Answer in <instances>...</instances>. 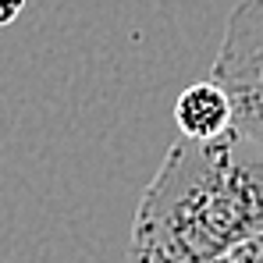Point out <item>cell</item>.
<instances>
[{
	"label": "cell",
	"instance_id": "cell-1",
	"mask_svg": "<svg viewBox=\"0 0 263 263\" xmlns=\"http://www.w3.org/2000/svg\"><path fill=\"white\" fill-rule=\"evenodd\" d=\"M263 231V149L242 132L178 139L142 192L132 263H203Z\"/></svg>",
	"mask_w": 263,
	"mask_h": 263
},
{
	"label": "cell",
	"instance_id": "cell-2",
	"mask_svg": "<svg viewBox=\"0 0 263 263\" xmlns=\"http://www.w3.org/2000/svg\"><path fill=\"white\" fill-rule=\"evenodd\" d=\"M210 79L220 86L263 79V0H238L231 7Z\"/></svg>",
	"mask_w": 263,
	"mask_h": 263
},
{
	"label": "cell",
	"instance_id": "cell-3",
	"mask_svg": "<svg viewBox=\"0 0 263 263\" xmlns=\"http://www.w3.org/2000/svg\"><path fill=\"white\" fill-rule=\"evenodd\" d=\"M175 121L185 139H217L231 128V100L214 79L189 86L175 103Z\"/></svg>",
	"mask_w": 263,
	"mask_h": 263
},
{
	"label": "cell",
	"instance_id": "cell-4",
	"mask_svg": "<svg viewBox=\"0 0 263 263\" xmlns=\"http://www.w3.org/2000/svg\"><path fill=\"white\" fill-rule=\"evenodd\" d=\"M224 92L231 100V128L242 132L263 149V79L224 82Z\"/></svg>",
	"mask_w": 263,
	"mask_h": 263
},
{
	"label": "cell",
	"instance_id": "cell-5",
	"mask_svg": "<svg viewBox=\"0 0 263 263\" xmlns=\"http://www.w3.org/2000/svg\"><path fill=\"white\" fill-rule=\"evenodd\" d=\"M203 263H263V231L231 242L228 249L214 253L210 260H203Z\"/></svg>",
	"mask_w": 263,
	"mask_h": 263
},
{
	"label": "cell",
	"instance_id": "cell-6",
	"mask_svg": "<svg viewBox=\"0 0 263 263\" xmlns=\"http://www.w3.org/2000/svg\"><path fill=\"white\" fill-rule=\"evenodd\" d=\"M25 0H0V25H11L18 14H22Z\"/></svg>",
	"mask_w": 263,
	"mask_h": 263
}]
</instances>
